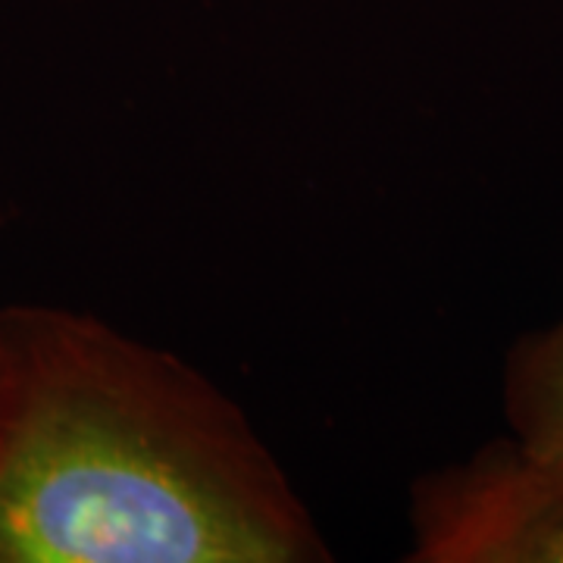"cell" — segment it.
Returning a JSON list of instances; mask_svg holds the SVG:
<instances>
[{
	"instance_id": "obj_2",
	"label": "cell",
	"mask_w": 563,
	"mask_h": 563,
	"mask_svg": "<svg viewBox=\"0 0 563 563\" xmlns=\"http://www.w3.org/2000/svg\"><path fill=\"white\" fill-rule=\"evenodd\" d=\"M407 563H563V457L514 435L410 485Z\"/></svg>"
},
{
	"instance_id": "obj_1",
	"label": "cell",
	"mask_w": 563,
	"mask_h": 563,
	"mask_svg": "<svg viewBox=\"0 0 563 563\" xmlns=\"http://www.w3.org/2000/svg\"><path fill=\"white\" fill-rule=\"evenodd\" d=\"M332 558L242 404L195 363L81 310H0V563Z\"/></svg>"
},
{
	"instance_id": "obj_3",
	"label": "cell",
	"mask_w": 563,
	"mask_h": 563,
	"mask_svg": "<svg viewBox=\"0 0 563 563\" xmlns=\"http://www.w3.org/2000/svg\"><path fill=\"white\" fill-rule=\"evenodd\" d=\"M507 435L544 457H563V317L532 329L504 357Z\"/></svg>"
}]
</instances>
